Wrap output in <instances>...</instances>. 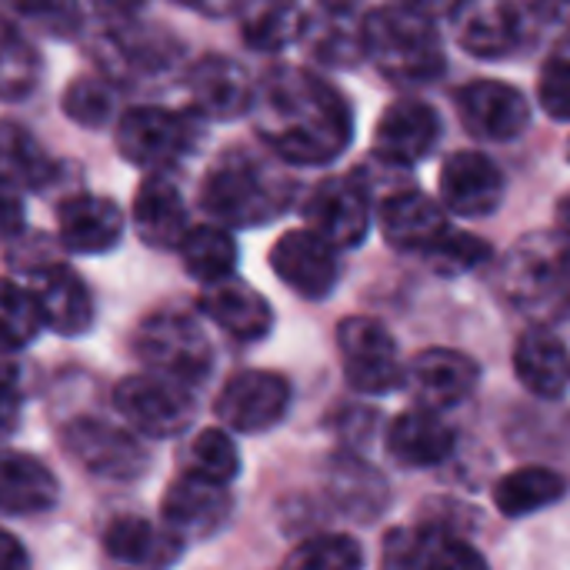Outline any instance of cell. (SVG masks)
Listing matches in <instances>:
<instances>
[{
    "instance_id": "1",
    "label": "cell",
    "mask_w": 570,
    "mask_h": 570,
    "mask_svg": "<svg viewBox=\"0 0 570 570\" xmlns=\"http://www.w3.org/2000/svg\"><path fill=\"white\" fill-rule=\"evenodd\" d=\"M250 120L274 157L294 167L337 160L354 137V114L344 94L304 67H274L254 83Z\"/></svg>"
},
{
    "instance_id": "2",
    "label": "cell",
    "mask_w": 570,
    "mask_h": 570,
    "mask_svg": "<svg viewBox=\"0 0 570 570\" xmlns=\"http://www.w3.org/2000/svg\"><path fill=\"white\" fill-rule=\"evenodd\" d=\"M501 297L538 324L570 317V237L534 230L521 237L498 271Z\"/></svg>"
},
{
    "instance_id": "3",
    "label": "cell",
    "mask_w": 570,
    "mask_h": 570,
    "mask_svg": "<svg viewBox=\"0 0 570 570\" xmlns=\"http://www.w3.org/2000/svg\"><path fill=\"white\" fill-rule=\"evenodd\" d=\"M294 184L250 150H224L200 180V207L227 227H261L281 217Z\"/></svg>"
},
{
    "instance_id": "4",
    "label": "cell",
    "mask_w": 570,
    "mask_h": 570,
    "mask_svg": "<svg viewBox=\"0 0 570 570\" xmlns=\"http://www.w3.org/2000/svg\"><path fill=\"white\" fill-rule=\"evenodd\" d=\"M361 50L394 83H428L444 73V47L431 17L404 3L377 7L364 17Z\"/></svg>"
},
{
    "instance_id": "5",
    "label": "cell",
    "mask_w": 570,
    "mask_h": 570,
    "mask_svg": "<svg viewBox=\"0 0 570 570\" xmlns=\"http://www.w3.org/2000/svg\"><path fill=\"white\" fill-rule=\"evenodd\" d=\"M134 351L147 371L177 384H204L214 371V344L204 327L184 311H154L134 334Z\"/></svg>"
},
{
    "instance_id": "6",
    "label": "cell",
    "mask_w": 570,
    "mask_h": 570,
    "mask_svg": "<svg viewBox=\"0 0 570 570\" xmlns=\"http://www.w3.org/2000/svg\"><path fill=\"white\" fill-rule=\"evenodd\" d=\"M204 120L197 110H167V107H130L117 120V150L127 164L160 170L197 150L204 140Z\"/></svg>"
},
{
    "instance_id": "7",
    "label": "cell",
    "mask_w": 570,
    "mask_h": 570,
    "mask_svg": "<svg viewBox=\"0 0 570 570\" xmlns=\"http://www.w3.org/2000/svg\"><path fill=\"white\" fill-rule=\"evenodd\" d=\"M114 407L130 431L154 441L180 438L194 417V401L187 397V387L154 371L124 377L114 387Z\"/></svg>"
},
{
    "instance_id": "8",
    "label": "cell",
    "mask_w": 570,
    "mask_h": 570,
    "mask_svg": "<svg viewBox=\"0 0 570 570\" xmlns=\"http://www.w3.org/2000/svg\"><path fill=\"white\" fill-rule=\"evenodd\" d=\"M60 444L73 464L104 481H134L147 474V448L137 441V431L114 428L100 417H77L63 428Z\"/></svg>"
},
{
    "instance_id": "9",
    "label": "cell",
    "mask_w": 570,
    "mask_h": 570,
    "mask_svg": "<svg viewBox=\"0 0 570 570\" xmlns=\"http://www.w3.org/2000/svg\"><path fill=\"white\" fill-rule=\"evenodd\" d=\"M347 384L361 394H391L404 384L397 341L374 317H347L337 327Z\"/></svg>"
},
{
    "instance_id": "10",
    "label": "cell",
    "mask_w": 570,
    "mask_h": 570,
    "mask_svg": "<svg viewBox=\"0 0 570 570\" xmlns=\"http://www.w3.org/2000/svg\"><path fill=\"white\" fill-rule=\"evenodd\" d=\"M304 220L337 250L357 247L371 227V190L361 174L321 180L304 204Z\"/></svg>"
},
{
    "instance_id": "11",
    "label": "cell",
    "mask_w": 570,
    "mask_h": 570,
    "mask_svg": "<svg viewBox=\"0 0 570 570\" xmlns=\"http://www.w3.org/2000/svg\"><path fill=\"white\" fill-rule=\"evenodd\" d=\"M291 407V384L274 371H240L217 394V417L227 431L261 434L284 421Z\"/></svg>"
},
{
    "instance_id": "12",
    "label": "cell",
    "mask_w": 570,
    "mask_h": 570,
    "mask_svg": "<svg viewBox=\"0 0 570 570\" xmlns=\"http://www.w3.org/2000/svg\"><path fill=\"white\" fill-rule=\"evenodd\" d=\"M230 491L227 484H214L204 478H194L180 471V478L170 481L164 501H160V524L177 534L184 544L204 541L217 534L230 518Z\"/></svg>"
},
{
    "instance_id": "13",
    "label": "cell",
    "mask_w": 570,
    "mask_h": 570,
    "mask_svg": "<svg viewBox=\"0 0 570 570\" xmlns=\"http://www.w3.org/2000/svg\"><path fill=\"white\" fill-rule=\"evenodd\" d=\"M271 267L284 287H291L294 294H301L307 301L327 297L337 287V274H341L337 247L327 244L311 227L287 230L271 250Z\"/></svg>"
},
{
    "instance_id": "14",
    "label": "cell",
    "mask_w": 570,
    "mask_h": 570,
    "mask_svg": "<svg viewBox=\"0 0 570 570\" xmlns=\"http://www.w3.org/2000/svg\"><path fill=\"white\" fill-rule=\"evenodd\" d=\"M451 30L474 57H508L524 37L521 7L514 0H458L451 7Z\"/></svg>"
},
{
    "instance_id": "15",
    "label": "cell",
    "mask_w": 570,
    "mask_h": 570,
    "mask_svg": "<svg viewBox=\"0 0 570 570\" xmlns=\"http://www.w3.org/2000/svg\"><path fill=\"white\" fill-rule=\"evenodd\" d=\"M458 110L464 127L494 144H508L528 130L531 110L518 87L501 80H474L458 94Z\"/></svg>"
},
{
    "instance_id": "16",
    "label": "cell",
    "mask_w": 570,
    "mask_h": 570,
    "mask_svg": "<svg viewBox=\"0 0 570 570\" xmlns=\"http://www.w3.org/2000/svg\"><path fill=\"white\" fill-rule=\"evenodd\" d=\"M504 174L481 150H458L441 167V200L461 217H488L504 200Z\"/></svg>"
},
{
    "instance_id": "17",
    "label": "cell",
    "mask_w": 570,
    "mask_h": 570,
    "mask_svg": "<svg viewBox=\"0 0 570 570\" xmlns=\"http://www.w3.org/2000/svg\"><path fill=\"white\" fill-rule=\"evenodd\" d=\"M441 134V117L431 104L404 97L394 100L374 127V154L384 164L411 167L424 160Z\"/></svg>"
},
{
    "instance_id": "18",
    "label": "cell",
    "mask_w": 570,
    "mask_h": 570,
    "mask_svg": "<svg viewBox=\"0 0 570 570\" xmlns=\"http://www.w3.org/2000/svg\"><path fill=\"white\" fill-rule=\"evenodd\" d=\"M404 381L411 384L417 404L448 411L474 394V387L481 381V367L474 357H468L461 351L431 347L411 361V367L404 371Z\"/></svg>"
},
{
    "instance_id": "19",
    "label": "cell",
    "mask_w": 570,
    "mask_h": 570,
    "mask_svg": "<svg viewBox=\"0 0 570 570\" xmlns=\"http://www.w3.org/2000/svg\"><path fill=\"white\" fill-rule=\"evenodd\" d=\"M190 104L207 120H234L250 110L254 83L240 63L224 53H204L187 70Z\"/></svg>"
},
{
    "instance_id": "20",
    "label": "cell",
    "mask_w": 570,
    "mask_h": 570,
    "mask_svg": "<svg viewBox=\"0 0 570 570\" xmlns=\"http://www.w3.org/2000/svg\"><path fill=\"white\" fill-rule=\"evenodd\" d=\"M384 564L387 568H484V558L461 541L458 534H451L448 528L438 524H421V528H397L384 538Z\"/></svg>"
},
{
    "instance_id": "21",
    "label": "cell",
    "mask_w": 570,
    "mask_h": 570,
    "mask_svg": "<svg viewBox=\"0 0 570 570\" xmlns=\"http://www.w3.org/2000/svg\"><path fill=\"white\" fill-rule=\"evenodd\" d=\"M130 214H134L137 237L157 250H177V244L190 230V217H187L180 187L164 174V167L140 180Z\"/></svg>"
},
{
    "instance_id": "22",
    "label": "cell",
    "mask_w": 570,
    "mask_h": 570,
    "mask_svg": "<svg viewBox=\"0 0 570 570\" xmlns=\"http://www.w3.org/2000/svg\"><path fill=\"white\" fill-rule=\"evenodd\" d=\"M57 234L70 254H107L124 237V214L104 194H73L57 207Z\"/></svg>"
},
{
    "instance_id": "23",
    "label": "cell",
    "mask_w": 570,
    "mask_h": 570,
    "mask_svg": "<svg viewBox=\"0 0 570 570\" xmlns=\"http://www.w3.org/2000/svg\"><path fill=\"white\" fill-rule=\"evenodd\" d=\"M200 311L234 341H261L274 327V311L267 297L234 274L224 281L204 284Z\"/></svg>"
},
{
    "instance_id": "24",
    "label": "cell",
    "mask_w": 570,
    "mask_h": 570,
    "mask_svg": "<svg viewBox=\"0 0 570 570\" xmlns=\"http://www.w3.org/2000/svg\"><path fill=\"white\" fill-rule=\"evenodd\" d=\"M381 230L391 247L428 257L444 240L451 224L431 197L417 190H397L381 207Z\"/></svg>"
},
{
    "instance_id": "25",
    "label": "cell",
    "mask_w": 570,
    "mask_h": 570,
    "mask_svg": "<svg viewBox=\"0 0 570 570\" xmlns=\"http://www.w3.org/2000/svg\"><path fill=\"white\" fill-rule=\"evenodd\" d=\"M387 451L404 468H434L454 454V428L434 411H404L387 428Z\"/></svg>"
},
{
    "instance_id": "26",
    "label": "cell",
    "mask_w": 570,
    "mask_h": 570,
    "mask_svg": "<svg viewBox=\"0 0 570 570\" xmlns=\"http://www.w3.org/2000/svg\"><path fill=\"white\" fill-rule=\"evenodd\" d=\"M57 478L23 451H0V514L37 518L57 504Z\"/></svg>"
},
{
    "instance_id": "27",
    "label": "cell",
    "mask_w": 570,
    "mask_h": 570,
    "mask_svg": "<svg viewBox=\"0 0 570 570\" xmlns=\"http://www.w3.org/2000/svg\"><path fill=\"white\" fill-rule=\"evenodd\" d=\"M33 297L43 314V327H53L63 337H77L94 324V301L87 284L63 264L40 271Z\"/></svg>"
},
{
    "instance_id": "28",
    "label": "cell",
    "mask_w": 570,
    "mask_h": 570,
    "mask_svg": "<svg viewBox=\"0 0 570 570\" xmlns=\"http://www.w3.org/2000/svg\"><path fill=\"white\" fill-rule=\"evenodd\" d=\"M104 551L117 564L167 568L184 554V541L164 524H150L144 518H117L104 531Z\"/></svg>"
},
{
    "instance_id": "29",
    "label": "cell",
    "mask_w": 570,
    "mask_h": 570,
    "mask_svg": "<svg viewBox=\"0 0 570 570\" xmlns=\"http://www.w3.org/2000/svg\"><path fill=\"white\" fill-rule=\"evenodd\" d=\"M514 371L538 397H561L570 384V354L564 341L548 327L528 331L514 347Z\"/></svg>"
},
{
    "instance_id": "30",
    "label": "cell",
    "mask_w": 570,
    "mask_h": 570,
    "mask_svg": "<svg viewBox=\"0 0 570 570\" xmlns=\"http://www.w3.org/2000/svg\"><path fill=\"white\" fill-rule=\"evenodd\" d=\"M304 10L297 0H247L240 10V33L250 50L277 53L304 33Z\"/></svg>"
},
{
    "instance_id": "31",
    "label": "cell",
    "mask_w": 570,
    "mask_h": 570,
    "mask_svg": "<svg viewBox=\"0 0 570 570\" xmlns=\"http://www.w3.org/2000/svg\"><path fill=\"white\" fill-rule=\"evenodd\" d=\"M568 494V481L551 468H518L494 484V504L504 518H528Z\"/></svg>"
},
{
    "instance_id": "32",
    "label": "cell",
    "mask_w": 570,
    "mask_h": 570,
    "mask_svg": "<svg viewBox=\"0 0 570 570\" xmlns=\"http://www.w3.org/2000/svg\"><path fill=\"white\" fill-rule=\"evenodd\" d=\"M177 250H180V261H184L187 274L197 277L200 284L224 281V277H230L237 271V240L220 224L190 227L184 234V240L177 244Z\"/></svg>"
},
{
    "instance_id": "33",
    "label": "cell",
    "mask_w": 570,
    "mask_h": 570,
    "mask_svg": "<svg viewBox=\"0 0 570 570\" xmlns=\"http://www.w3.org/2000/svg\"><path fill=\"white\" fill-rule=\"evenodd\" d=\"M53 160L40 140L13 120H0V174L27 190H40L53 180Z\"/></svg>"
},
{
    "instance_id": "34",
    "label": "cell",
    "mask_w": 570,
    "mask_h": 570,
    "mask_svg": "<svg viewBox=\"0 0 570 570\" xmlns=\"http://www.w3.org/2000/svg\"><path fill=\"white\" fill-rule=\"evenodd\" d=\"M184 471L194 474V478H204V481H214V484H234V478L240 474V451L234 444V438L224 431V428H204L197 431L184 454Z\"/></svg>"
},
{
    "instance_id": "35",
    "label": "cell",
    "mask_w": 570,
    "mask_h": 570,
    "mask_svg": "<svg viewBox=\"0 0 570 570\" xmlns=\"http://www.w3.org/2000/svg\"><path fill=\"white\" fill-rule=\"evenodd\" d=\"M117 87L110 77L104 73H83L77 80L67 83L63 90V114L80 124V127H90V130H100L114 120L117 114Z\"/></svg>"
},
{
    "instance_id": "36",
    "label": "cell",
    "mask_w": 570,
    "mask_h": 570,
    "mask_svg": "<svg viewBox=\"0 0 570 570\" xmlns=\"http://www.w3.org/2000/svg\"><path fill=\"white\" fill-rule=\"evenodd\" d=\"M40 80V53L0 17V100H23Z\"/></svg>"
},
{
    "instance_id": "37",
    "label": "cell",
    "mask_w": 570,
    "mask_h": 570,
    "mask_svg": "<svg viewBox=\"0 0 570 570\" xmlns=\"http://www.w3.org/2000/svg\"><path fill=\"white\" fill-rule=\"evenodd\" d=\"M43 331V314L33 291L0 277V347L20 351Z\"/></svg>"
},
{
    "instance_id": "38",
    "label": "cell",
    "mask_w": 570,
    "mask_h": 570,
    "mask_svg": "<svg viewBox=\"0 0 570 570\" xmlns=\"http://www.w3.org/2000/svg\"><path fill=\"white\" fill-rule=\"evenodd\" d=\"M364 564V551L347 534H321L304 541L291 558L287 568L301 570H354Z\"/></svg>"
},
{
    "instance_id": "39",
    "label": "cell",
    "mask_w": 570,
    "mask_h": 570,
    "mask_svg": "<svg viewBox=\"0 0 570 570\" xmlns=\"http://www.w3.org/2000/svg\"><path fill=\"white\" fill-rule=\"evenodd\" d=\"M341 468L331 474V488L334 498L341 501V508L354 511V514H374L384 504V488H367L371 481H381L377 474H371L367 468H361L357 461H337Z\"/></svg>"
},
{
    "instance_id": "40",
    "label": "cell",
    "mask_w": 570,
    "mask_h": 570,
    "mask_svg": "<svg viewBox=\"0 0 570 570\" xmlns=\"http://www.w3.org/2000/svg\"><path fill=\"white\" fill-rule=\"evenodd\" d=\"M13 7L20 17H27L30 23H37L40 30H47L60 40L77 37L83 27L77 0H13Z\"/></svg>"
},
{
    "instance_id": "41",
    "label": "cell",
    "mask_w": 570,
    "mask_h": 570,
    "mask_svg": "<svg viewBox=\"0 0 570 570\" xmlns=\"http://www.w3.org/2000/svg\"><path fill=\"white\" fill-rule=\"evenodd\" d=\"M428 257L434 261V267H441L448 274H461V271H471V267L484 264L491 257V244L474 237V234H468V230H454L451 227L444 234V240Z\"/></svg>"
},
{
    "instance_id": "42",
    "label": "cell",
    "mask_w": 570,
    "mask_h": 570,
    "mask_svg": "<svg viewBox=\"0 0 570 570\" xmlns=\"http://www.w3.org/2000/svg\"><path fill=\"white\" fill-rule=\"evenodd\" d=\"M541 107L554 120H570V57H554L541 70Z\"/></svg>"
},
{
    "instance_id": "43",
    "label": "cell",
    "mask_w": 570,
    "mask_h": 570,
    "mask_svg": "<svg viewBox=\"0 0 570 570\" xmlns=\"http://www.w3.org/2000/svg\"><path fill=\"white\" fill-rule=\"evenodd\" d=\"M17 361L7 347H0V438L10 434L20 421V384H17Z\"/></svg>"
},
{
    "instance_id": "44",
    "label": "cell",
    "mask_w": 570,
    "mask_h": 570,
    "mask_svg": "<svg viewBox=\"0 0 570 570\" xmlns=\"http://www.w3.org/2000/svg\"><path fill=\"white\" fill-rule=\"evenodd\" d=\"M23 187L17 180H10L7 174H0V240H10L23 230L27 220V207H23Z\"/></svg>"
},
{
    "instance_id": "45",
    "label": "cell",
    "mask_w": 570,
    "mask_h": 570,
    "mask_svg": "<svg viewBox=\"0 0 570 570\" xmlns=\"http://www.w3.org/2000/svg\"><path fill=\"white\" fill-rule=\"evenodd\" d=\"M27 551L20 548V541L7 531H0V570H20L27 568Z\"/></svg>"
},
{
    "instance_id": "46",
    "label": "cell",
    "mask_w": 570,
    "mask_h": 570,
    "mask_svg": "<svg viewBox=\"0 0 570 570\" xmlns=\"http://www.w3.org/2000/svg\"><path fill=\"white\" fill-rule=\"evenodd\" d=\"M147 0H94V7L104 13V17H114V20H130Z\"/></svg>"
},
{
    "instance_id": "47",
    "label": "cell",
    "mask_w": 570,
    "mask_h": 570,
    "mask_svg": "<svg viewBox=\"0 0 570 570\" xmlns=\"http://www.w3.org/2000/svg\"><path fill=\"white\" fill-rule=\"evenodd\" d=\"M180 3H187V7H194L197 13H204V17H224L227 10H234L240 0H180Z\"/></svg>"
},
{
    "instance_id": "48",
    "label": "cell",
    "mask_w": 570,
    "mask_h": 570,
    "mask_svg": "<svg viewBox=\"0 0 570 570\" xmlns=\"http://www.w3.org/2000/svg\"><path fill=\"white\" fill-rule=\"evenodd\" d=\"M397 3H404V7H411V10H421V13L434 17V13H451V7H454L458 0H397Z\"/></svg>"
},
{
    "instance_id": "49",
    "label": "cell",
    "mask_w": 570,
    "mask_h": 570,
    "mask_svg": "<svg viewBox=\"0 0 570 570\" xmlns=\"http://www.w3.org/2000/svg\"><path fill=\"white\" fill-rule=\"evenodd\" d=\"M521 7H528L534 13H558V10L570 7V0H521Z\"/></svg>"
},
{
    "instance_id": "50",
    "label": "cell",
    "mask_w": 570,
    "mask_h": 570,
    "mask_svg": "<svg viewBox=\"0 0 570 570\" xmlns=\"http://www.w3.org/2000/svg\"><path fill=\"white\" fill-rule=\"evenodd\" d=\"M558 230L570 237V194H564L561 204H558Z\"/></svg>"
},
{
    "instance_id": "51",
    "label": "cell",
    "mask_w": 570,
    "mask_h": 570,
    "mask_svg": "<svg viewBox=\"0 0 570 570\" xmlns=\"http://www.w3.org/2000/svg\"><path fill=\"white\" fill-rule=\"evenodd\" d=\"M568 157H570V150H568Z\"/></svg>"
}]
</instances>
